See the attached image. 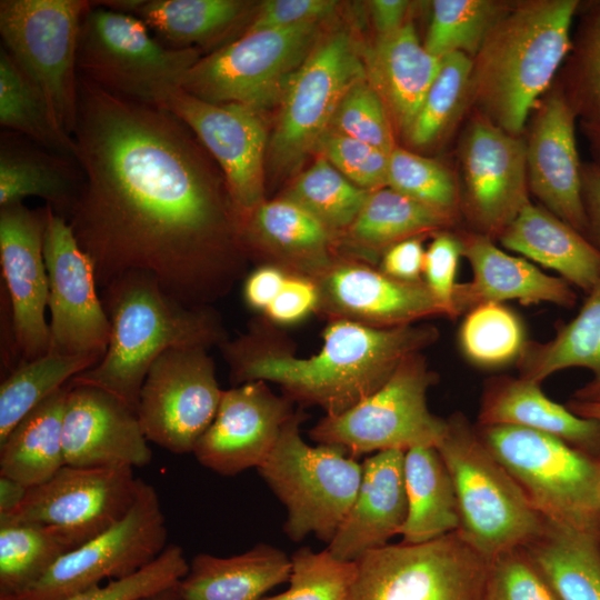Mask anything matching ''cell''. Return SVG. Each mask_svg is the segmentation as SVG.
<instances>
[{
    "label": "cell",
    "mask_w": 600,
    "mask_h": 600,
    "mask_svg": "<svg viewBox=\"0 0 600 600\" xmlns=\"http://www.w3.org/2000/svg\"><path fill=\"white\" fill-rule=\"evenodd\" d=\"M72 139L83 182L67 220L99 289L138 271L188 306L229 292L244 272L239 217L178 117L79 76Z\"/></svg>",
    "instance_id": "1"
},
{
    "label": "cell",
    "mask_w": 600,
    "mask_h": 600,
    "mask_svg": "<svg viewBox=\"0 0 600 600\" xmlns=\"http://www.w3.org/2000/svg\"><path fill=\"white\" fill-rule=\"evenodd\" d=\"M270 326L266 319L253 320L246 333L220 346L231 382H273L293 403L317 406L326 416H338L369 397L440 334L431 324L380 329L330 320L321 349L303 358L283 348Z\"/></svg>",
    "instance_id": "2"
},
{
    "label": "cell",
    "mask_w": 600,
    "mask_h": 600,
    "mask_svg": "<svg viewBox=\"0 0 600 600\" xmlns=\"http://www.w3.org/2000/svg\"><path fill=\"white\" fill-rule=\"evenodd\" d=\"M101 290L111 326L107 351L69 383L102 389L136 412L146 376L164 351L209 349L227 340L216 310L176 300L148 273H123Z\"/></svg>",
    "instance_id": "3"
},
{
    "label": "cell",
    "mask_w": 600,
    "mask_h": 600,
    "mask_svg": "<svg viewBox=\"0 0 600 600\" xmlns=\"http://www.w3.org/2000/svg\"><path fill=\"white\" fill-rule=\"evenodd\" d=\"M578 0H533L507 9L472 59L468 100L512 136L572 48Z\"/></svg>",
    "instance_id": "4"
},
{
    "label": "cell",
    "mask_w": 600,
    "mask_h": 600,
    "mask_svg": "<svg viewBox=\"0 0 600 600\" xmlns=\"http://www.w3.org/2000/svg\"><path fill=\"white\" fill-rule=\"evenodd\" d=\"M446 422L436 448L453 482L460 517L457 531L488 560L524 547L540 532L544 518L463 413L456 412Z\"/></svg>",
    "instance_id": "5"
},
{
    "label": "cell",
    "mask_w": 600,
    "mask_h": 600,
    "mask_svg": "<svg viewBox=\"0 0 600 600\" xmlns=\"http://www.w3.org/2000/svg\"><path fill=\"white\" fill-rule=\"evenodd\" d=\"M479 437L548 521L600 540V460L542 432L477 426Z\"/></svg>",
    "instance_id": "6"
},
{
    "label": "cell",
    "mask_w": 600,
    "mask_h": 600,
    "mask_svg": "<svg viewBox=\"0 0 600 600\" xmlns=\"http://www.w3.org/2000/svg\"><path fill=\"white\" fill-rule=\"evenodd\" d=\"M306 418L293 412L258 471L287 509V536L299 542L313 533L329 543L356 499L362 466L339 447L308 444L300 434Z\"/></svg>",
    "instance_id": "7"
},
{
    "label": "cell",
    "mask_w": 600,
    "mask_h": 600,
    "mask_svg": "<svg viewBox=\"0 0 600 600\" xmlns=\"http://www.w3.org/2000/svg\"><path fill=\"white\" fill-rule=\"evenodd\" d=\"M199 59L198 50L168 48L141 19L98 1L82 18L78 74L114 94L161 107Z\"/></svg>",
    "instance_id": "8"
},
{
    "label": "cell",
    "mask_w": 600,
    "mask_h": 600,
    "mask_svg": "<svg viewBox=\"0 0 600 600\" xmlns=\"http://www.w3.org/2000/svg\"><path fill=\"white\" fill-rule=\"evenodd\" d=\"M436 380L423 354L416 353L369 397L338 416H324L309 436L318 444L339 447L352 458L437 447L447 422L428 408L427 393Z\"/></svg>",
    "instance_id": "9"
},
{
    "label": "cell",
    "mask_w": 600,
    "mask_h": 600,
    "mask_svg": "<svg viewBox=\"0 0 600 600\" xmlns=\"http://www.w3.org/2000/svg\"><path fill=\"white\" fill-rule=\"evenodd\" d=\"M489 560L458 531L386 544L356 561L350 600H482Z\"/></svg>",
    "instance_id": "10"
},
{
    "label": "cell",
    "mask_w": 600,
    "mask_h": 600,
    "mask_svg": "<svg viewBox=\"0 0 600 600\" xmlns=\"http://www.w3.org/2000/svg\"><path fill=\"white\" fill-rule=\"evenodd\" d=\"M317 34L318 22L247 31L200 58L180 88L208 102L239 103L261 112L281 101Z\"/></svg>",
    "instance_id": "11"
},
{
    "label": "cell",
    "mask_w": 600,
    "mask_h": 600,
    "mask_svg": "<svg viewBox=\"0 0 600 600\" xmlns=\"http://www.w3.org/2000/svg\"><path fill=\"white\" fill-rule=\"evenodd\" d=\"M87 0H1L3 48L43 93L58 127L76 124L77 56Z\"/></svg>",
    "instance_id": "12"
},
{
    "label": "cell",
    "mask_w": 600,
    "mask_h": 600,
    "mask_svg": "<svg viewBox=\"0 0 600 600\" xmlns=\"http://www.w3.org/2000/svg\"><path fill=\"white\" fill-rule=\"evenodd\" d=\"M167 538L157 490L141 479L134 503L119 522L64 553L34 584L7 600H67L104 579L126 578L157 559Z\"/></svg>",
    "instance_id": "13"
},
{
    "label": "cell",
    "mask_w": 600,
    "mask_h": 600,
    "mask_svg": "<svg viewBox=\"0 0 600 600\" xmlns=\"http://www.w3.org/2000/svg\"><path fill=\"white\" fill-rule=\"evenodd\" d=\"M140 481L131 467L64 464L49 480L29 488L20 507L0 519V526H49L76 549L128 513Z\"/></svg>",
    "instance_id": "14"
},
{
    "label": "cell",
    "mask_w": 600,
    "mask_h": 600,
    "mask_svg": "<svg viewBox=\"0 0 600 600\" xmlns=\"http://www.w3.org/2000/svg\"><path fill=\"white\" fill-rule=\"evenodd\" d=\"M223 390L204 348H172L149 369L137 416L148 441L170 451L193 452L213 421Z\"/></svg>",
    "instance_id": "15"
},
{
    "label": "cell",
    "mask_w": 600,
    "mask_h": 600,
    "mask_svg": "<svg viewBox=\"0 0 600 600\" xmlns=\"http://www.w3.org/2000/svg\"><path fill=\"white\" fill-rule=\"evenodd\" d=\"M43 256L48 272L49 351L96 359L107 351L111 326L94 267L68 220L46 204Z\"/></svg>",
    "instance_id": "16"
},
{
    "label": "cell",
    "mask_w": 600,
    "mask_h": 600,
    "mask_svg": "<svg viewBox=\"0 0 600 600\" xmlns=\"http://www.w3.org/2000/svg\"><path fill=\"white\" fill-rule=\"evenodd\" d=\"M367 79L364 60L347 31L314 47L290 79L271 141L282 166L299 161L328 130L347 92Z\"/></svg>",
    "instance_id": "17"
},
{
    "label": "cell",
    "mask_w": 600,
    "mask_h": 600,
    "mask_svg": "<svg viewBox=\"0 0 600 600\" xmlns=\"http://www.w3.org/2000/svg\"><path fill=\"white\" fill-rule=\"evenodd\" d=\"M460 160V211L472 232L494 240L530 202L527 143L480 113L466 131Z\"/></svg>",
    "instance_id": "18"
},
{
    "label": "cell",
    "mask_w": 600,
    "mask_h": 600,
    "mask_svg": "<svg viewBox=\"0 0 600 600\" xmlns=\"http://www.w3.org/2000/svg\"><path fill=\"white\" fill-rule=\"evenodd\" d=\"M178 117L219 164L238 217L263 202L267 131L261 112L239 103H212L171 89L162 106Z\"/></svg>",
    "instance_id": "19"
},
{
    "label": "cell",
    "mask_w": 600,
    "mask_h": 600,
    "mask_svg": "<svg viewBox=\"0 0 600 600\" xmlns=\"http://www.w3.org/2000/svg\"><path fill=\"white\" fill-rule=\"evenodd\" d=\"M47 206L0 208V263L19 366L49 351L48 272L43 256Z\"/></svg>",
    "instance_id": "20"
},
{
    "label": "cell",
    "mask_w": 600,
    "mask_h": 600,
    "mask_svg": "<svg viewBox=\"0 0 600 600\" xmlns=\"http://www.w3.org/2000/svg\"><path fill=\"white\" fill-rule=\"evenodd\" d=\"M292 404L260 380L223 390L216 417L192 453L200 464L223 476L258 469L296 411Z\"/></svg>",
    "instance_id": "21"
},
{
    "label": "cell",
    "mask_w": 600,
    "mask_h": 600,
    "mask_svg": "<svg viewBox=\"0 0 600 600\" xmlns=\"http://www.w3.org/2000/svg\"><path fill=\"white\" fill-rule=\"evenodd\" d=\"M313 281L319 291L317 311L330 320L389 329L449 318L423 280H399L359 261L336 260Z\"/></svg>",
    "instance_id": "22"
},
{
    "label": "cell",
    "mask_w": 600,
    "mask_h": 600,
    "mask_svg": "<svg viewBox=\"0 0 600 600\" xmlns=\"http://www.w3.org/2000/svg\"><path fill=\"white\" fill-rule=\"evenodd\" d=\"M68 387L62 433L66 464L133 468L151 461L136 411L97 387Z\"/></svg>",
    "instance_id": "23"
},
{
    "label": "cell",
    "mask_w": 600,
    "mask_h": 600,
    "mask_svg": "<svg viewBox=\"0 0 600 600\" xmlns=\"http://www.w3.org/2000/svg\"><path fill=\"white\" fill-rule=\"evenodd\" d=\"M577 114L562 90L539 107L527 143L529 191L547 210L586 233Z\"/></svg>",
    "instance_id": "24"
},
{
    "label": "cell",
    "mask_w": 600,
    "mask_h": 600,
    "mask_svg": "<svg viewBox=\"0 0 600 600\" xmlns=\"http://www.w3.org/2000/svg\"><path fill=\"white\" fill-rule=\"evenodd\" d=\"M459 236L472 279L456 286V318L488 302L516 300L524 306L547 302L562 308L576 304L577 293L562 278L544 273L527 259L504 252L486 236L472 231Z\"/></svg>",
    "instance_id": "25"
},
{
    "label": "cell",
    "mask_w": 600,
    "mask_h": 600,
    "mask_svg": "<svg viewBox=\"0 0 600 600\" xmlns=\"http://www.w3.org/2000/svg\"><path fill=\"white\" fill-rule=\"evenodd\" d=\"M404 452L380 451L361 463L356 499L327 548L334 558L356 562L400 534L408 513Z\"/></svg>",
    "instance_id": "26"
},
{
    "label": "cell",
    "mask_w": 600,
    "mask_h": 600,
    "mask_svg": "<svg viewBox=\"0 0 600 600\" xmlns=\"http://www.w3.org/2000/svg\"><path fill=\"white\" fill-rule=\"evenodd\" d=\"M541 383L500 376L487 381L477 426H517L553 436L600 460V421L551 400Z\"/></svg>",
    "instance_id": "27"
},
{
    "label": "cell",
    "mask_w": 600,
    "mask_h": 600,
    "mask_svg": "<svg viewBox=\"0 0 600 600\" xmlns=\"http://www.w3.org/2000/svg\"><path fill=\"white\" fill-rule=\"evenodd\" d=\"M240 240L272 250L277 268L311 280L336 261L329 256L333 231L299 204L281 198L263 201L239 218Z\"/></svg>",
    "instance_id": "28"
},
{
    "label": "cell",
    "mask_w": 600,
    "mask_h": 600,
    "mask_svg": "<svg viewBox=\"0 0 600 600\" xmlns=\"http://www.w3.org/2000/svg\"><path fill=\"white\" fill-rule=\"evenodd\" d=\"M500 243L589 293L600 281V251L542 206L527 203L498 238Z\"/></svg>",
    "instance_id": "29"
},
{
    "label": "cell",
    "mask_w": 600,
    "mask_h": 600,
    "mask_svg": "<svg viewBox=\"0 0 600 600\" xmlns=\"http://www.w3.org/2000/svg\"><path fill=\"white\" fill-rule=\"evenodd\" d=\"M364 57L369 83L406 133L440 68L441 59L424 49L410 22L378 37Z\"/></svg>",
    "instance_id": "30"
},
{
    "label": "cell",
    "mask_w": 600,
    "mask_h": 600,
    "mask_svg": "<svg viewBox=\"0 0 600 600\" xmlns=\"http://www.w3.org/2000/svg\"><path fill=\"white\" fill-rule=\"evenodd\" d=\"M83 182L76 159L6 131L0 144V208L27 197L43 199L67 219Z\"/></svg>",
    "instance_id": "31"
},
{
    "label": "cell",
    "mask_w": 600,
    "mask_h": 600,
    "mask_svg": "<svg viewBox=\"0 0 600 600\" xmlns=\"http://www.w3.org/2000/svg\"><path fill=\"white\" fill-rule=\"evenodd\" d=\"M291 558L270 544L228 558L199 553L179 581L180 600H261L268 591L288 582Z\"/></svg>",
    "instance_id": "32"
},
{
    "label": "cell",
    "mask_w": 600,
    "mask_h": 600,
    "mask_svg": "<svg viewBox=\"0 0 600 600\" xmlns=\"http://www.w3.org/2000/svg\"><path fill=\"white\" fill-rule=\"evenodd\" d=\"M574 367L589 370L591 379L571 399L600 401V281L572 320L557 327L547 342L527 341L517 360L519 377L538 383Z\"/></svg>",
    "instance_id": "33"
},
{
    "label": "cell",
    "mask_w": 600,
    "mask_h": 600,
    "mask_svg": "<svg viewBox=\"0 0 600 600\" xmlns=\"http://www.w3.org/2000/svg\"><path fill=\"white\" fill-rule=\"evenodd\" d=\"M68 384L31 410L0 442V474L27 488L43 483L64 464L63 416Z\"/></svg>",
    "instance_id": "34"
},
{
    "label": "cell",
    "mask_w": 600,
    "mask_h": 600,
    "mask_svg": "<svg viewBox=\"0 0 600 600\" xmlns=\"http://www.w3.org/2000/svg\"><path fill=\"white\" fill-rule=\"evenodd\" d=\"M404 481L408 513L401 542L422 543L459 529L453 482L436 447L404 452Z\"/></svg>",
    "instance_id": "35"
},
{
    "label": "cell",
    "mask_w": 600,
    "mask_h": 600,
    "mask_svg": "<svg viewBox=\"0 0 600 600\" xmlns=\"http://www.w3.org/2000/svg\"><path fill=\"white\" fill-rule=\"evenodd\" d=\"M560 600H600V540L544 519L521 547Z\"/></svg>",
    "instance_id": "36"
},
{
    "label": "cell",
    "mask_w": 600,
    "mask_h": 600,
    "mask_svg": "<svg viewBox=\"0 0 600 600\" xmlns=\"http://www.w3.org/2000/svg\"><path fill=\"white\" fill-rule=\"evenodd\" d=\"M250 4L240 0H142L136 12L154 38L172 49L220 40L242 22Z\"/></svg>",
    "instance_id": "37"
},
{
    "label": "cell",
    "mask_w": 600,
    "mask_h": 600,
    "mask_svg": "<svg viewBox=\"0 0 600 600\" xmlns=\"http://www.w3.org/2000/svg\"><path fill=\"white\" fill-rule=\"evenodd\" d=\"M456 218L423 204L390 187L370 191L353 223L346 230L356 244L382 253L402 240L437 233Z\"/></svg>",
    "instance_id": "38"
},
{
    "label": "cell",
    "mask_w": 600,
    "mask_h": 600,
    "mask_svg": "<svg viewBox=\"0 0 600 600\" xmlns=\"http://www.w3.org/2000/svg\"><path fill=\"white\" fill-rule=\"evenodd\" d=\"M0 124L61 156L74 158L73 139L56 123L36 83L8 51L0 50Z\"/></svg>",
    "instance_id": "39"
},
{
    "label": "cell",
    "mask_w": 600,
    "mask_h": 600,
    "mask_svg": "<svg viewBox=\"0 0 600 600\" xmlns=\"http://www.w3.org/2000/svg\"><path fill=\"white\" fill-rule=\"evenodd\" d=\"M98 361L50 353L20 364L0 384V442L37 406Z\"/></svg>",
    "instance_id": "40"
},
{
    "label": "cell",
    "mask_w": 600,
    "mask_h": 600,
    "mask_svg": "<svg viewBox=\"0 0 600 600\" xmlns=\"http://www.w3.org/2000/svg\"><path fill=\"white\" fill-rule=\"evenodd\" d=\"M71 550L70 543L49 526H0V600L26 591Z\"/></svg>",
    "instance_id": "41"
},
{
    "label": "cell",
    "mask_w": 600,
    "mask_h": 600,
    "mask_svg": "<svg viewBox=\"0 0 600 600\" xmlns=\"http://www.w3.org/2000/svg\"><path fill=\"white\" fill-rule=\"evenodd\" d=\"M369 192L321 157L294 180L282 198L299 204L334 232L346 231L353 223Z\"/></svg>",
    "instance_id": "42"
},
{
    "label": "cell",
    "mask_w": 600,
    "mask_h": 600,
    "mask_svg": "<svg viewBox=\"0 0 600 600\" xmlns=\"http://www.w3.org/2000/svg\"><path fill=\"white\" fill-rule=\"evenodd\" d=\"M506 10L490 0H436L423 47L439 59L454 52L473 59Z\"/></svg>",
    "instance_id": "43"
},
{
    "label": "cell",
    "mask_w": 600,
    "mask_h": 600,
    "mask_svg": "<svg viewBox=\"0 0 600 600\" xmlns=\"http://www.w3.org/2000/svg\"><path fill=\"white\" fill-rule=\"evenodd\" d=\"M464 357L482 368L517 361L527 343L519 317L502 303L488 302L468 311L459 331Z\"/></svg>",
    "instance_id": "44"
},
{
    "label": "cell",
    "mask_w": 600,
    "mask_h": 600,
    "mask_svg": "<svg viewBox=\"0 0 600 600\" xmlns=\"http://www.w3.org/2000/svg\"><path fill=\"white\" fill-rule=\"evenodd\" d=\"M472 58L454 52L441 58L440 68L422 104L406 132L416 147L434 142L452 123L468 101Z\"/></svg>",
    "instance_id": "45"
},
{
    "label": "cell",
    "mask_w": 600,
    "mask_h": 600,
    "mask_svg": "<svg viewBox=\"0 0 600 600\" xmlns=\"http://www.w3.org/2000/svg\"><path fill=\"white\" fill-rule=\"evenodd\" d=\"M562 90L581 122L600 123V1L583 12Z\"/></svg>",
    "instance_id": "46"
},
{
    "label": "cell",
    "mask_w": 600,
    "mask_h": 600,
    "mask_svg": "<svg viewBox=\"0 0 600 600\" xmlns=\"http://www.w3.org/2000/svg\"><path fill=\"white\" fill-rule=\"evenodd\" d=\"M388 187L453 218L460 212V193L450 171L409 150L391 151Z\"/></svg>",
    "instance_id": "47"
},
{
    "label": "cell",
    "mask_w": 600,
    "mask_h": 600,
    "mask_svg": "<svg viewBox=\"0 0 600 600\" xmlns=\"http://www.w3.org/2000/svg\"><path fill=\"white\" fill-rule=\"evenodd\" d=\"M291 564L289 588L261 600H350L356 562L341 561L328 549L303 547L292 554Z\"/></svg>",
    "instance_id": "48"
},
{
    "label": "cell",
    "mask_w": 600,
    "mask_h": 600,
    "mask_svg": "<svg viewBox=\"0 0 600 600\" xmlns=\"http://www.w3.org/2000/svg\"><path fill=\"white\" fill-rule=\"evenodd\" d=\"M183 549L168 544L161 554L139 571L121 579L109 580L81 591L67 600H139L177 584L188 572Z\"/></svg>",
    "instance_id": "49"
},
{
    "label": "cell",
    "mask_w": 600,
    "mask_h": 600,
    "mask_svg": "<svg viewBox=\"0 0 600 600\" xmlns=\"http://www.w3.org/2000/svg\"><path fill=\"white\" fill-rule=\"evenodd\" d=\"M331 124L340 133L386 152L396 148L387 107L367 79L347 92Z\"/></svg>",
    "instance_id": "50"
},
{
    "label": "cell",
    "mask_w": 600,
    "mask_h": 600,
    "mask_svg": "<svg viewBox=\"0 0 600 600\" xmlns=\"http://www.w3.org/2000/svg\"><path fill=\"white\" fill-rule=\"evenodd\" d=\"M316 148L339 172L367 191L388 187L390 153L328 129Z\"/></svg>",
    "instance_id": "51"
},
{
    "label": "cell",
    "mask_w": 600,
    "mask_h": 600,
    "mask_svg": "<svg viewBox=\"0 0 600 600\" xmlns=\"http://www.w3.org/2000/svg\"><path fill=\"white\" fill-rule=\"evenodd\" d=\"M482 600H560L522 548L489 560Z\"/></svg>",
    "instance_id": "52"
},
{
    "label": "cell",
    "mask_w": 600,
    "mask_h": 600,
    "mask_svg": "<svg viewBox=\"0 0 600 600\" xmlns=\"http://www.w3.org/2000/svg\"><path fill=\"white\" fill-rule=\"evenodd\" d=\"M462 254L460 236L443 230L434 233L423 259V281L452 319L456 318L453 293L457 286V268Z\"/></svg>",
    "instance_id": "53"
},
{
    "label": "cell",
    "mask_w": 600,
    "mask_h": 600,
    "mask_svg": "<svg viewBox=\"0 0 600 600\" xmlns=\"http://www.w3.org/2000/svg\"><path fill=\"white\" fill-rule=\"evenodd\" d=\"M337 2L331 0H269L262 2L247 31L288 28L319 22L329 16Z\"/></svg>",
    "instance_id": "54"
},
{
    "label": "cell",
    "mask_w": 600,
    "mask_h": 600,
    "mask_svg": "<svg viewBox=\"0 0 600 600\" xmlns=\"http://www.w3.org/2000/svg\"><path fill=\"white\" fill-rule=\"evenodd\" d=\"M319 291L311 279L288 274L273 301L262 313L274 324H293L318 310Z\"/></svg>",
    "instance_id": "55"
},
{
    "label": "cell",
    "mask_w": 600,
    "mask_h": 600,
    "mask_svg": "<svg viewBox=\"0 0 600 600\" xmlns=\"http://www.w3.org/2000/svg\"><path fill=\"white\" fill-rule=\"evenodd\" d=\"M424 252L420 237L402 240L382 253L378 269L399 280L421 281L423 280Z\"/></svg>",
    "instance_id": "56"
},
{
    "label": "cell",
    "mask_w": 600,
    "mask_h": 600,
    "mask_svg": "<svg viewBox=\"0 0 600 600\" xmlns=\"http://www.w3.org/2000/svg\"><path fill=\"white\" fill-rule=\"evenodd\" d=\"M288 273L273 267L261 264L246 279L243 298L248 307L261 313L280 292Z\"/></svg>",
    "instance_id": "57"
},
{
    "label": "cell",
    "mask_w": 600,
    "mask_h": 600,
    "mask_svg": "<svg viewBox=\"0 0 600 600\" xmlns=\"http://www.w3.org/2000/svg\"><path fill=\"white\" fill-rule=\"evenodd\" d=\"M582 197L586 212V238L600 251V169L582 166Z\"/></svg>",
    "instance_id": "58"
},
{
    "label": "cell",
    "mask_w": 600,
    "mask_h": 600,
    "mask_svg": "<svg viewBox=\"0 0 600 600\" xmlns=\"http://www.w3.org/2000/svg\"><path fill=\"white\" fill-rule=\"evenodd\" d=\"M378 37L389 34L404 22L409 2L404 0H374L370 2Z\"/></svg>",
    "instance_id": "59"
},
{
    "label": "cell",
    "mask_w": 600,
    "mask_h": 600,
    "mask_svg": "<svg viewBox=\"0 0 600 600\" xmlns=\"http://www.w3.org/2000/svg\"><path fill=\"white\" fill-rule=\"evenodd\" d=\"M29 488L0 474V519L14 512L22 503Z\"/></svg>",
    "instance_id": "60"
},
{
    "label": "cell",
    "mask_w": 600,
    "mask_h": 600,
    "mask_svg": "<svg viewBox=\"0 0 600 600\" xmlns=\"http://www.w3.org/2000/svg\"><path fill=\"white\" fill-rule=\"evenodd\" d=\"M567 407L577 416L600 421V401H579L570 398Z\"/></svg>",
    "instance_id": "61"
},
{
    "label": "cell",
    "mask_w": 600,
    "mask_h": 600,
    "mask_svg": "<svg viewBox=\"0 0 600 600\" xmlns=\"http://www.w3.org/2000/svg\"><path fill=\"white\" fill-rule=\"evenodd\" d=\"M581 128L590 143L592 163L600 169V123L581 122Z\"/></svg>",
    "instance_id": "62"
},
{
    "label": "cell",
    "mask_w": 600,
    "mask_h": 600,
    "mask_svg": "<svg viewBox=\"0 0 600 600\" xmlns=\"http://www.w3.org/2000/svg\"><path fill=\"white\" fill-rule=\"evenodd\" d=\"M178 583L139 600H180Z\"/></svg>",
    "instance_id": "63"
}]
</instances>
